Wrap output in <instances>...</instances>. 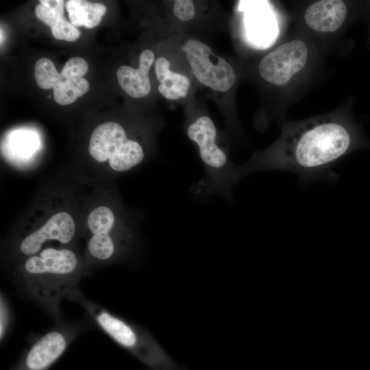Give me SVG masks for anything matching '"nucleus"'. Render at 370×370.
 Listing matches in <instances>:
<instances>
[{"mask_svg":"<svg viewBox=\"0 0 370 370\" xmlns=\"http://www.w3.org/2000/svg\"><path fill=\"white\" fill-rule=\"evenodd\" d=\"M291 143L269 154L255 157L237 166L240 180L261 171L279 170L296 174L302 184L333 177L332 165L344 156L352 147L348 129L336 122H325L304 128Z\"/></svg>","mask_w":370,"mask_h":370,"instance_id":"nucleus-1","label":"nucleus"},{"mask_svg":"<svg viewBox=\"0 0 370 370\" xmlns=\"http://www.w3.org/2000/svg\"><path fill=\"white\" fill-rule=\"evenodd\" d=\"M82 267L69 248L48 247L21 262L12 278L18 291L40 306L56 323L62 321L60 302L79 288Z\"/></svg>","mask_w":370,"mask_h":370,"instance_id":"nucleus-2","label":"nucleus"},{"mask_svg":"<svg viewBox=\"0 0 370 370\" xmlns=\"http://www.w3.org/2000/svg\"><path fill=\"white\" fill-rule=\"evenodd\" d=\"M66 299L77 303L116 344L150 370H185L171 358L148 330L88 299L79 288L71 291Z\"/></svg>","mask_w":370,"mask_h":370,"instance_id":"nucleus-3","label":"nucleus"},{"mask_svg":"<svg viewBox=\"0 0 370 370\" xmlns=\"http://www.w3.org/2000/svg\"><path fill=\"white\" fill-rule=\"evenodd\" d=\"M187 136L197 145L206 171V175L198 183L195 193L204 198L216 194L232 201V188L240 179L236 167L217 144V132L212 120L207 116L197 118L188 125Z\"/></svg>","mask_w":370,"mask_h":370,"instance_id":"nucleus-4","label":"nucleus"},{"mask_svg":"<svg viewBox=\"0 0 370 370\" xmlns=\"http://www.w3.org/2000/svg\"><path fill=\"white\" fill-rule=\"evenodd\" d=\"M90 156L98 162L108 160L114 171L125 172L140 164L145 153L136 140L129 139L125 129L116 122L109 121L92 131L88 146Z\"/></svg>","mask_w":370,"mask_h":370,"instance_id":"nucleus-5","label":"nucleus"},{"mask_svg":"<svg viewBox=\"0 0 370 370\" xmlns=\"http://www.w3.org/2000/svg\"><path fill=\"white\" fill-rule=\"evenodd\" d=\"M87 328L85 321H61L39 336L10 370H49Z\"/></svg>","mask_w":370,"mask_h":370,"instance_id":"nucleus-6","label":"nucleus"},{"mask_svg":"<svg viewBox=\"0 0 370 370\" xmlns=\"http://www.w3.org/2000/svg\"><path fill=\"white\" fill-rule=\"evenodd\" d=\"M187 60L197 79L210 88L225 92L234 84L236 74L232 66L216 56L209 46L190 39L183 47Z\"/></svg>","mask_w":370,"mask_h":370,"instance_id":"nucleus-7","label":"nucleus"},{"mask_svg":"<svg viewBox=\"0 0 370 370\" xmlns=\"http://www.w3.org/2000/svg\"><path fill=\"white\" fill-rule=\"evenodd\" d=\"M308 49L301 40H293L278 47L264 56L259 65L260 76L267 82L282 86L305 66Z\"/></svg>","mask_w":370,"mask_h":370,"instance_id":"nucleus-8","label":"nucleus"},{"mask_svg":"<svg viewBox=\"0 0 370 370\" xmlns=\"http://www.w3.org/2000/svg\"><path fill=\"white\" fill-rule=\"evenodd\" d=\"M115 223V214L109 207L98 206L89 213L87 225L92 235L88 241L87 250L94 259L99 261L109 260L123 251L121 249L125 251L130 246L111 235Z\"/></svg>","mask_w":370,"mask_h":370,"instance_id":"nucleus-9","label":"nucleus"},{"mask_svg":"<svg viewBox=\"0 0 370 370\" xmlns=\"http://www.w3.org/2000/svg\"><path fill=\"white\" fill-rule=\"evenodd\" d=\"M75 234V223L72 215L60 211L51 215L44 224L23 237L17 246L22 260L37 254L43 245L52 241L61 244L70 243Z\"/></svg>","mask_w":370,"mask_h":370,"instance_id":"nucleus-10","label":"nucleus"},{"mask_svg":"<svg viewBox=\"0 0 370 370\" xmlns=\"http://www.w3.org/2000/svg\"><path fill=\"white\" fill-rule=\"evenodd\" d=\"M347 15V8L341 0H321L310 5L306 10L304 19L306 25L320 32H333L343 23Z\"/></svg>","mask_w":370,"mask_h":370,"instance_id":"nucleus-11","label":"nucleus"},{"mask_svg":"<svg viewBox=\"0 0 370 370\" xmlns=\"http://www.w3.org/2000/svg\"><path fill=\"white\" fill-rule=\"evenodd\" d=\"M155 59L152 51L145 49L139 57L138 69L121 66L116 71L118 82L121 88L130 97L142 98L151 90L149 71Z\"/></svg>","mask_w":370,"mask_h":370,"instance_id":"nucleus-12","label":"nucleus"},{"mask_svg":"<svg viewBox=\"0 0 370 370\" xmlns=\"http://www.w3.org/2000/svg\"><path fill=\"white\" fill-rule=\"evenodd\" d=\"M169 61L164 57L155 62V73L160 82L158 90L167 99L176 100L186 97L190 86L187 77L170 70Z\"/></svg>","mask_w":370,"mask_h":370,"instance_id":"nucleus-13","label":"nucleus"},{"mask_svg":"<svg viewBox=\"0 0 370 370\" xmlns=\"http://www.w3.org/2000/svg\"><path fill=\"white\" fill-rule=\"evenodd\" d=\"M89 88L88 82L83 77L75 79H64L53 89V99L58 104L69 105L86 93Z\"/></svg>","mask_w":370,"mask_h":370,"instance_id":"nucleus-14","label":"nucleus"},{"mask_svg":"<svg viewBox=\"0 0 370 370\" xmlns=\"http://www.w3.org/2000/svg\"><path fill=\"white\" fill-rule=\"evenodd\" d=\"M34 75L38 86L45 90L53 89L64 79L58 72L53 62L47 58L36 61Z\"/></svg>","mask_w":370,"mask_h":370,"instance_id":"nucleus-15","label":"nucleus"},{"mask_svg":"<svg viewBox=\"0 0 370 370\" xmlns=\"http://www.w3.org/2000/svg\"><path fill=\"white\" fill-rule=\"evenodd\" d=\"M35 8V14L39 20L50 28L64 19V1L62 0H40Z\"/></svg>","mask_w":370,"mask_h":370,"instance_id":"nucleus-16","label":"nucleus"},{"mask_svg":"<svg viewBox=\"0 0 370 370\" xmlns=\"http://www.w3.org/2000/svg\"><path fill=\"white\" fill-rule=\"evenodd\" d=\"M252 20L249 21L250 33L253 38L256 40H265L268 35L272 34V21L266 14H257L252 16Z\"/></svg>","mask_w":370,"mask_h":370,"instance_id":"nucleus-17","label":"nucleus"},{"mask_svg":"<svg viewBox=\"0 0 370 370\" xmlns=\"http://www.w3.org/2000/svg\"><path fill=\"white\" fill-rule=\"evenodd\" d=\"M88 70L87 62L82 58H70L64 65L60 73L66 79L82 78Z\"/></svg>","mask_w":370,"mask_h":370,"instance_id":"nucleus-18","label":"nucleus"},{"mask_svg":"<svg viewBox=\"0 0 370 370\" xmlns=\"http://www.w3.org/2000/svg\"><path fill=\"white\" fill-rule=\"evenodd\" d=\"M51 32L56 39L69 42L75 41L80 36L79 30L65 18L57 21L51 27Z\"/></svg>","mask_w":370,"mask_h":370,"instance_id":"nucleus-19","label":"nucleus"},{"mask_svg":"<svg viewBox=\"0 0 370 370\" xmlns=\"http://www.w3.org/2000/svg\"><path fill=\"white\" fill-rule=\"evenodd\" d=\"M84 7V25L86 28L90 29L98 25L101 21L102 16L106 12V7L99 3H90L83 1Z\"/></svg>","mask_w":370,"mask_h":370,"instance_id":"nucleus-20","label":"nucleus"},{"mask_svg":"<svg viewBox=\"0 0 370 370\" xmlns=\"http://www.w3.org/2000/svg\"><path fill=\"white\" fill-rule=\"evenodd\" d=\"M66 9L70 21L74 26H84L85 11L82 0L67 1Z\"/></svg>","mask_w":370,"mask_h":370,"instance_id":"nucleus-21","label":"nucleus"},{"mask_svg":"<svg viewBox=\"0 0 370 370\" xmlns=\"http://www.w3.org/2000/svg\"><path fill=\"white\" fill-rule=\"evenodd\" d=\"M173 14L181 21H187L195 14L194 3L190 0H176L173 8Z\"/></svg>","mask_w":370,"mask_h":370,"instance_id":"nucleus-22","label":"nucleus"},{"mask_svg":"<svg viewBox=\"0 0 370 370\" xmlns=\"http://www.w3.org/2000/svg\"><path fill=\"white\" fill-rule=\"evenodd\" d=\"M0 311H1V320H0V336L1 341L2 342L6 334L11 323V311L8 302L3 295H1L0 301Z\"/></svg>","mask_w":370,"mask_h":370,"instance_id":"nucleus-23","label":"nucleus"}]
</instances>
